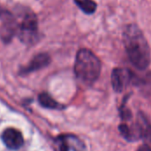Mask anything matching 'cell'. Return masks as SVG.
Listing matches in <instances>:
<instances>
[{"instance_id": "cell-2", "label": "cell", "mask_w": 151, "mask_h": 151, "mask_svg": "<svg viewBox=\"0 0 151 151\" xmlns=\"http://www.w3.org/2000/svg\"><path fill=\"white\" fill-rule=\"evenodd\" d=\"M74 73L76 77L82 82L92 84L100 76L101 62L91 50L81 49L76 55Z\"/></svg>"}, {"instance_id": "cell-8", "label": "cell", "mask_w": 151, "mask_h": 151, "mask_svg": "<svg viewBox=\"0 0 151 151\" xmlns=\"http://www.w3.org/2000/svg\"><path fill=\"white\" fill-rule=\"evenodd\" d=\"M38 100L40 104L48 109H58L61 108V105L54 100L48 93H41L38 96Z\"/></svg>"}, {"instance_id": "cell-1", "label": "cell", "mask_w": 151, "mask_h": 151, "mask_svg": "<svg viewBox=\"0 0 151 151\" xmlns=\"http://www.w3.org/2000/svg\"><path fill=\"white\" fill-rule=\"evenodd\" d=\"M123 40L131 63L139 70L146 69L150 64V49L138 26L130 24L123 33Z\"/></svg>"}, {"instance_id": "cell-3", "label": "cell", "mask_w": 151, "mask_h": 151, "mask_svg": "<svg viewBox=\"0 0 151 151\" xmlns=\"http://www.w3.org/2000/svg\"><path fill=\"white\" fill-rule=\"evenodd\" d=\"M16 36L24 43H34L38 39V23L35 13L26 12L16 17Z\"/></svg>"}, {"instance_id": "cell-4", "label": "cell", "mask_w": 151, "mask_h": 151, "mask_svg": "<svg viewBox=\"0 0 151 151\" xmlns=\"http://www.w3.org/2000/svg\"><path fill=\"white\" fill-rule=\"evenodd\" d=\"M133 79L132 73L127 68H115L111 73V85L114 91L119 93L124 91Z\"/></svg>"}, {"instance_id": "cell-6", "label": "cell", "mask_w": 151, "mask_h": 151, "mask_svg": "<svg viewBox=\"0 0 151 151\" xmlns=\"http://www.w3.org/2000/svg\"><path fill=\"white\" fill-rule=\"evenodd\" d=\"M50 62V58L46 53H40L35 56L32 60L21 70V73H29L47 66Z\"/></svg>"}, {"instance_id": "cell-11", "label": "cell", "mask_w": 151, "mask_h": 151, "mask_svg": "<svg viewBox=\"0 0 151 151\" xmlns=\"http://www.w3.org/2000/svg\"><path fill=\"white\" fill-rule=\"evenodd\" d=\"M136 151H151V150L149 147H147L146 145H143V146L140 147Z\"/></svg>"}, {"instance_id": "cell-5", "label": "cell", "mask_w": 151, "mask_h": 151, "mask_svg": "<svg viewBox=\"0 0 151 151\" xmlns=\"http://www.w3.org/2000/svg\"><path fill=\"white\" fill-rule=\"evenodd\" d=\"M2 140L4 145L10 150L19 149L24 142L22 134L15 128H7L2 134Z\"/></svg>"}, {"instance_id": "cell-7", "label": "cell", "mask_w": 151, "mask_h": 151, "mask_svg": "<svg viewBox=\"0 0 151 151\" xmlns=\"http://www.w3.org/2000/svg\"><path fill=\"white\" fill-rule=\"evenodd\" d=\"M136 126L138 127L140 137H142L144 142V145L151 150V124L150 121L143 114H140Z\"/></svg>"}, {"instance_id": "cell-10", "label": "cell", "mask_w": 151, "mask_h": 151, "mask_svg": "<svg viewBox=\"0 0 151 151\" xmlns=\"http://www.w3.org/2000/svg\"><path fill=\"white\" fill-rule=\"evenodd\" d=\"M70 138L65 136H60L55 142L56 151H69L70 150Z\"/></svg>"}, {"instance_id": "cell-9", "label": "cell", "mask_w": 151, "mask_h": 151, "mask_svg": "<svg viewBox=\"0 0 151 151\" xmlns=\"http://www.w3.org/2000/svg\"><path fill=\"white\" fill-rule=\"evenodd\" d=\"M74 2L87 14H92L96 10V4L93 0H74Z\"/></svg>"}]
</instances>
